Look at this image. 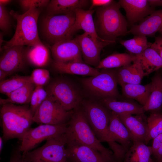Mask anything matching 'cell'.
<instances>
[{
	"label": "cell",
	"mask_w": 162,
	"mask_h": 162,
	"mask_svg": "<svg viewBox=\"0 0 162 162\" xmlns=\"http://www.w3.org/2000/svg\"><path fill=\"white\" fill-rule=\"evenodd\" d=\"M0 112L3 140L16 138L21 141L34 122L29 105L6 104L2 105Z\"/></svg>",
	"instance_id": "1"
},
{
	"label": "cell",
	"mask_w": 162,
	"mask_h": 162,
	"mask_svg": "<svg viewBox=\"0 0 162 162\" xmlns=\"http://www.w3.org/2000/svg\"><path fill=\"white\" fill-rule=\"evenodd\" d=\"M41 12L40 8H32L22 14H19L11 10L10 13L16 21L14 34L9 41H5L3 50L16 45L37 46L45 44L40 38L38 22Z\"/></svg>",
	"instance_id": "2"
},
{
	"label": "cell",
	"mask_w": 162,
	"mask_h": 162,
	"mask_svg": "<svg viewBox=\"0 0 162 162\" xmlns=\"http://www.w3.org/2000/svg\"><path fill=\"white\" fill-rule=\"evenodd\" d=\"M121 7L114 1L109 5L98 7L96 10V31L102 40L115 43L118 37L126 35L128 31L127 20L122 14Z\"/></svg>",
	"instance_id": "3"
},
{
	"label": "cell",
	"mask_w": 162,
	"mask_h": 162,
	"mask_svg": "<svg viewBox=\"0 0 162 162\" xmlns=\"http://www.w3.org/2000/svg\"><path fill=\"white\" fill-rule=\"evenodd\" d=\"M65 134L67 139L90 147L116 162L112 151L104 146L96 137L80 105L74 110Z\"/></svg>",
	"instance_id": "4"
},
{
	"label": "cell",
	"mask_w": 162,
	"mask_h": 162,
	"mask_svg": "<svg viewBox=\"0 0 162 162\" xmlns=\"http://www.w3.org/2000/svg\"><path fill=\"white\" fill-rule=\"evenodd\" d=\"M75 20V12L65 15L43 16L38 22L41 40L50 47L59 42L73 39L71 29Z\"/></svg>",
	"instance_id": "5"
},
{
	"label": "cell",
	"mask_w": 162,
	"mask_h": 162,
	"mask_svg": "<svg viewBox=\"0 0 162 162\" xmlns=\"http://www.w3.org/2000/svg\"><path fill=\"white\" fill-rule=\"evenodd\" d=\"M81 106L91 128L100 142H107L109 147L113 141L109 130L110 111L100 102L92 100H82Z\"/></svg>",
	"instance_id": "6"
},
{
	"label": "cell",
	"mask_w": 162,
	"mask_h": 162,
	"mask_svg": "<svg viewBox=\"0 0 162 162\" xmlns=\"http://www.w3.org/2000/svg\"><path fill=\"white\" fill-rule=\"evenodd\" d=\"M82 83L90 94L100 100L119 95L116 70L102 69L98 75L83 79Z\"/></svg>",
	"instance_id": "7"
},
{
	"label": "cell",
	"mask_w": 162,
	"mask_h": 162,
	"mask_svg": "<svg viewBox=\"0 0 162 162\" xmlns=\"http://www.w3.org/2000/svg\"><path fill=\"white\" fill-rule=\"evenodd\" d=\"M65 134L48 139L42 146L22 153L25 162H67Z\"/></svg>",
	"instance_id": "8"
},
{
	"label": "cell",
	"mask_w": 162,
	"mask_h": 162,
	"mask_svg": "<svg viewBox=\"0 0 162 162\" xmlns=\"http://www.w3.org/2000/svg\"><path fill=\"white\" fill-rule=\"evenodd\" d=\"M51 96L66 110H73L81 104V93L75 86L65 79L59 78L52 81L46 90Z\"/></svg>",
	"instance_id": "9"
},
{
	"label": "cell",
	"mask_w": 162,
	"mask_h": 162,
	"mask_svg": "<svg viewBox=\"0 0 162 162\" xmlns=\"http://www.w3.org/2000/svg\"><path fill=\"white\" fill-rule=\"evenodd\" d=\"M74 110H65L51 96L48 94L33 116L34 122L40 125H60L67 124L70 119Z\"/></svg>",
	"instance_id": "10"
},
{
	"label": "cell",
	"mask_w": 162,
	"mask_h": 162,
	"mask_svg": "<svg viewBox=\"0 0 162 162\" xmlns=\"http://www.w3.org/2000/svg\"><path fill=\"white\" fill-rule=\"evenodd\" d=\"M68 123L60 125L41 124L30 128L24 136L20 145L22 153L32 151L44 140L61 136L66 132Z\"/></svg>",
	"instance_id": "11"
},
{
	"label": "cell",
	"mask_w": 162,
	"mask_h": 162,
	"mask_svg": "<svg viewBox=\"0 0 162 162\" xmlns=\"http://www.w3.org/2000/svg\"><path fill=\"white\" fill-rule=\"evenodd\" d=\"M67 162H113L97 150L66 138Z\"/></svg>",
	"instance_id": "12"
},
{
	"label": "cell",
	"mask_w": 162,
	"mask_h": 162,
	"mask_svg": "<svg viewBox=\"0 0 162 162\" xmlns=\"http://www.w3.org/2000/svg\"><path fill=\"white\" fill-rule=\"evenodd\" d=\"M26 47L16 45L3 50L0 58V69L11 74L22 70L27 62Z\"/></svg>",
	"instance_id": "13"
},
{
	"label": "cell",
	"mask_w": 162,
	"mask_h": 162,
	"mask_svg": "<svg viewBox=\"0 0 162 162\" xmlns=\"http://www.w3.org/2000/svg\"><path fill=\"white\" fill-rule=\"evenodd\" d=\"M54 61L84 63L79 44L75 38L59 42L49 47Z\"/></svg>",
	"instance_id": "14"
},
{
	"label": "cell",
	"mask_w": 162,
	"mask_h": 162,
	"mask_svg": "<svg viewBox=\"0 0 162 162\" xmlns=\"http://www.w3.org/2000/svg\"><path fill=\"white\" fill-rule=\"evenodd\" d=\"M79 45L84 62L97 67L100 60V53L102 49L111 43L103 42H96L87 33L85 32L75 38Z\"/></svg>",
	"instance_id": "15"
},
{
	"label": "cell",
	"mask_w": 162,
	"mask_h": 162,
	"mask_svg": "<svg viewBox=\"0 0 162 162\" xmlns=\"http://www.w3.org/2000/svg\"><path fill=\"white\" fill-rule=\"evenodd\" d=\"M118 2L124 10L128 25L131 26L141 21L154 11L147 0H120Z\"/></svg>",
	"instance_id": "16"
},
{
	"label": "cell",
	"mask_w": 162,
	"mask_h": 162,
	"mask_svg": "<svg viewBox=\"0 0 162 162\" xmlns=\"http://www.w3.org/2000/svg\"><path fill=\"white\" fill-rule=\"evenodd\" d=\"M118 115L130 133L133 142H141L145 143L148 128L147 119L144 114L135 116L131 114Z\"/></svg>",
	"instance_id": "17"
},
{
	"label": "cell",
	"mask_w": 162,
	"mask_h": 162,
	"mask_svg": "<svg viewBox=\"0 0 162 162\" xmlns=\"http://www.w3.org/2000/svg\"><path fill=\"white\" fill-rule=\"evenodd\" d=\"M94 11V10H93L76 9L75 12L76 20L71 28V33L73 36L77 30L81 29L88 34L98 43L108 42L101 39L98 35L93 18Z\"/></svg>",
	"instance_id": "18"
},
{
	"label": "cell",
	"mask_w": 162,
	"mask_h": 162,
	"mask_svg": "<svg viewBox=\"0 0 162 162\" xmlns=\"http://www.w3.org/2000/svg\"><path fill=\"white\" fill-rule=\"evenodd\" d=\"M162 26V10H154L144 18L138 24L131 26L128 33L134 36H152Z\"/></svg>",
	"instance_id": "19"
},
{
	"label": "cell",
	"mask_w": 162,
	"mask_h": 162,
	"mask_svg": "<svg viewBox=\"0 0 162 162\" xmlns=\"http://www.w3.org/2000/svg\"><path fill=\"white\" fill-rule=\"evenodd\" d=\"M109 130L112 140L121 145L127 151L133 142L132 138L118 116L111 111Z\"/></svg>",
	"instance_id": "20"
},
{
	"label": "cell",
	"mask_w": 162,
	"mask_h": 162,
	"mask_svg": "<svg viewBox=\"0 0 162 162\" xmlns=\"http://www.w3.org/2000/svg\"><path fill=\"white\" fill-rule=\"evenodd\" d=\"M110 111L118 115L125 114H144L143 107L135 103L127 101H118L116 98H106L99 102Z\"/></svg>",
	"instance_id": "21"
},
{
	"label": "cell",
	"mask_w": 162,
	"mask_h": 162,
	"mask_svg": "<svg viewBox=\"0 0 162 162\" xmlns=\"http://www.w3.org/2000/svg\"><path fill=\"white\" fill-rule=\"evenodd\" d=\"M90 1L87 0H52L47 5V14L65 15L74 12L77 9L88 6Z\"/></svg>",
	"instance_id": "22"
},
{
	"label": "cell",
	"mask_w": 162,
	"mask_h": 162,
	"mask_svg": "<svg viewBox=\"0 0 162 162\" xmlns=\"http://www.w3.org/2000/svg\"><path fill=\"white\" fill-rule=\"evenodd\" d=\"M117 81L121 86L124 84H140L144 74L136 58L131 64L116 69Z\"/></svg>",
	"instance_id": "23"
},
{
	"label": "cell",
	"mask_w": 162,
	"mask_h": 162,
	"mask_svg": "<svg viewBox=\"0 0 162 162\" xmlns=\"http://www.w3.org/2000/svg\"><path fill=\"white\" fill-rule=\"evenodd\" d=\"M53 68L61 74H67L90 76H96L100 72L96 68L82 62H61L54 61L52 64Z\"/></svg>",
	"instance_id": "24"
},
{
	"label": "cell",
	"mask_w": 162,
	"mask_h": 162,
	"mask_svg": "<svg viewBox=\"0 0 162 162\" xmlns=\"http://www.w3.org/2000/svg\"><path fill=\"white\" fill-rule=\"evenodd\" d=\"M150 94L143 108L145 112H161L162 108V76L158 73L152 78Z\"/></svg>",
	"instance_id": "25"
},
{
	"label": "cell",
	"mask_w": 162,
	"mask_h": 162,
	"mask_svg": "<svg viewBox=\"0 0 162 162\" xmlns=\"http://www.w3.org/2000/svg\"><path fill=\"white\" fill-rule=\"evenodd\" d=\"M151 146L144 142H134L127 151L123 162H154Z\"/></svg>",
	"instance_id": "26"
},
{
	"label": "cell",
	"mask_w": 162,
	"mask_h": 162,
	"mask_svg": "<svg viewBox=\"0 0 162 162\" xmlns=\"http://www.w3.org/2000/svg\"><path fill=\"white\" fill-rule=\"evenodd\" d=\"M135 55L144 76L162 68V58L154 50L150 47L142 53Z\"/></svg>",
	"instance_id": "27"
},
{
	"label": "cell",
	"mask_w": 162,
	"mask_h": 162,
	"mask_svg": "<svg viewBox=\"0 0 162 162\" xmlns=\"http://www.w3.org/2000/svg\"><path fill=\"white\" fill-rule=\"evenodd\" d=\"M50 54L49 49L45 45L26 47V56L27 62L36 67L46 66L50 61Z\"/></svg>",
	"instance_id": "28"
},
{
	"label": "cell",
	"mask_w": 162,
	"mask_h": 162,
	"mask_svg": "<svg viewBox=\"0 0 162 162\" xmlns=\"http://www.w3.org/2000/svg\"><path fill=\"white\" fill-rule=\"evenodd\" d=\"M123 95L128 99L135 100L144 106L150 94L151 83L145 85L140 84H124L121 86Z\"/></svg>",
	"instance_id": "29"
},
{
	"label": "cell",
	"mask_w": 162,
	"mask_h": 162,
	"mask_svg": "<svg viewBox=\"0 0 162 162\" xmlns=\"http://www.w3.org/2000/svg\"><path fill=\"white\" fill-rule=\"evenodd\" d=\"M35 85L30 82L14 91L7 95L6 99L0 98V105L11 103L27 104L30 103Z\"/></svg>",
	"instance_id": "30"
},
{
	"label": "cell",
	"mask_w": 162,
	"mask_h": 162,
	"mask_svg": "<svg viewBox=\"0 0 162 162\" xmlns=\"http://www.w3.org/2000/svg\"><path fill=\"white\" fill-rule=\"evenodd\" d=\"M136 59L135 55L127 53H115L100 61L97 69L119 68L131 64Z\"/></svg>",
	"instance_id": "31"
},
{
	"label": "cell",
	"mask_w": 162,
	"mask_h": 162,
	"mask_svg": "<svg viewBox=\"0 0 162 162\" xmlns=\"http://www.w3.org/2000/svg\"><path fill=\"white\" fill-rule=\"evenodd\" d=\"M30 82H32L30 76L17 75L5 79L0 81V93L7 96Z\"/></svg>",
	"instance_id": "32"
},
{
	"label": "cell",
	"mask_w": 162,
	"mask_h": 162,
	"mask_svg": "<svg viewBox=\"0 0 162 162\" xmlns=\"http://www.w3.org/2000/svg\"><path fill=\"white\" fill-rule=\"evenodd\" d=\"M120 43L129 52L135 55L142 53L150 47L151 43L148 42L146 36L135 35L131 39L122 40Z\"/></svg>",
	"instance_id": "33"
},
{
	"label": "cell",
	"mask_w": 162,
	"mask_h": 162,
	"mask_svg": "<svg viewBox=\"0 0 162 162\" xmlns=\"http://www.w3.org/2000/svg\"><path fill=\"white\" fill-rule=\"evenodd\" d=\"M148 132L145 143L162 134V112H151L147 118Z\"/></svg>",
	"instance_id": "34"
},
{
	"label": "cell",
	"mask_w": 162,
	"mask_h": 162,
	"mask_svg": "<svg viewBox=\"0 0 162 162\" xmlns=\"http://www.w3.org/2000/svg\"><path fill=\"white\" fill-rule=\"evenodd\" d=\"M48 95L43 86H36L30 102V110L33 116L36 111Z\"/></svg>",
	"instance_id": "35"
},
{
	"label": "cell",
	"mask_w": 162,
	"mask_h": 162,
	"mask_svg": "<svg viewBox=\"0 0 162 162\" xmlns=\"http://www.w3.org/2000/svg\"><path fill=\"white\" fill-rule=\"evenodd\" d=\"M30 76L31 82L35 86H43L48 82L50 78L49 71L41 68L34 70Z\"/></svg>",
	"instance_id": "36"
},
{
	"label": "cell",
	"mask_w": 162,
	"mask_h": 162,
	"mask_svg": "<svg viewBox=\"0 0 162 162\" xmlns=\"http://www.w3.org/2000/svg\"><path fill=\"white\" fill-rule=\"evenodd\" d=\"M11 16L5 6L0 5V28L3 33L8 32L11 29Z\"/></svg>",
	"instance_id": "37"
},
{
	"label": "cell",
	"mask_w": 162,
	"mask_h": 162,
	"mask_svg": "<svg viewBox=\"0 0 162 162\" xmlns=\"http://www.w3.org/2000/svg\"><path fill=\"white\" fill-rule=\"evenodd\" d=\"M49 0H20L19 3L25 12L32 8H46L50 2Z\"/></svg>",
	"instance_id": "38"
},
{
	"label": "cell",
	"mask_w": 162,
	"mask_h": 162,
	"mask_svg": "<svg viewBox=\"0 0 162 162\" xmlns=\"http://www.w3.org/2000/svg\"><path fill=\"white\" fill-rule=\"evenodd\" d=\"M20 145H18L14 148L8 162H25L22 153L20 150Z\"/></svg>",
	"instance_id": "39"
},
{
	"label": "cell",
	"mask_w": 162,
	"mask_h": 162,
	"mask_svg": "<svg viewBox=\"0 0 162 162\" xmlns=\"http://www.w3.org/2000/svg\"><path fill=\"white\" fill-rule=\"evenodd\" d=\"M150 47L154 50L162 58V37H156L154 42L151 43Z\"/></svg>",
	"instance_id": "40"
},
{
	"label": "cell",
	"mask_w": 162,
	"mask_h": 162,
	"mask_svg": "<svg viewBox=\"0 0 162 162\" xmlns=\"http://www.w3.org/2000/svg\"><path fill=\"white\" fill-rule=\"evenodd\" d=\"M114 1L112 0H92L91 1V4L89 10H93L96 7H100L110 5Z\"/></svg>",
	"instance_id": "41"
},
{
	"label": "cell",
	"mask_w": 162,
	"mask_h": 162,
	"mask_svg": "<svg viewBox=\"0 0 162 162\" xmlns=\"http://www.w3.org/2000/svg\"><path fill=\"white\" fill-rule=\"evenodd\" d=\"M162 145V134L153 139L152 146H151L152 155Z\"/></svg>",
	"instance_id": "42"
},
{
	"label": "cell",
	"mask_w": 162,
	"mask_h": 162,
	"mask_svg": "<svg viewBox=\"0 0 162 162\" xmlns=\"http://www.w3.org/2000/svg\"><path fill=\"white\" fill-rule=\"evenodd\" d=\"M150 6L152 8L156 6H162V0H147Z\"/></svg>",
	"instance_id": "43"
},
{
	"label": "cell",
	"mask_w": 162,
	"mask_h": 162,
	"mask_svg": "<svg viewBox=\"0 0 162 162\" xmlns=\"http://www.w3.org/2000/svg\"><path fill=\"white\" fill-rule=\"evenodd\" d=\"M155 160L162 159V145L153 155Z\"/></svg>",
	"instance_id": "44"
},
{
	"label": "cell",
	"mask_w": 162,
	"mask_h": 162,
	"mask_svg": "<svg viewBox=\"0 0 162 162\" xmlns=\"http://www.w3.org/2000/svg\"><path fill=\"white\" fill-rule=\"evenodd\" d=\"M10 75V74L0 69V81L5 80V78Z\"/></svg>",
	"instance_id": "45"
},
{
	"label": "cell",
	"mask_w": 162,
	"mask_h": 162,
	"mask_svg": "<svg viewBox=\"0 0 162 162\" xmlns=\"http://www.w3.org/2000/svg\"><path fill=\"white\" fill-rule=\"evenodd\" d=\"M12 1L10 0H0V5L5 6L10 3Z\"/></svg>",
	"instance_id": "46"
},
{
	"label": "cell",
	"mask_w": 162,
	"mask_h": 162,
	"mask_svg": "<svg viewBox=\"0 0 162 162\" xmlns=\"http://www.w3.org/2000/svg\"><path fill=\"white\" fill-rule=\"evenodd\" d=\"M3 142L4 140L2 137H0V152H1L2 151L3 147Z\"/></svg>",
	"instance_id": "47"
},
{
	"label": "cell",
	"mask_w": 162,
	"mask_h": 162,
	"mask_svg": "<svg viewBox=\"0 0 162 162\" xmlns=\"http://www.w3.org/2000/svg\"><path fill=\"white\" fill-rule=\"evenodd\" d=\"M4 35V33L2 32H0V49L2 48V43L4 42L3 40V37Z\"/></svg>",
	"instance_id": "48"
},
{
	"label": "cell",
	"mask_w": 162,
	"mask_h": 162,
	"mask_svg": "<svg viewBox=\"0 0 162 162\" xmlns=\"http://www.w3.org/2000/svg\"><path fill=\"white\" fill-rule=\"evenodd\" d=\"M154 162H162V159L158 160H154Z\"/></svg>",
	"instance_id": "49"
},
{
	"label": "cell",
	"mask_w": 162,
	"mask_h": 162,
	"mask_svg": "<svg viewBox=\"0 0 162 162\" xmlns=\"http://www.w3.org/2000/svg\"><path fill=\"white\" fill-rule=\"evenodd\" d=\"M159 31L161 34H162V26L161 27Z\"/></svg>",
	"instance_id": "50"
}]
</instances>
